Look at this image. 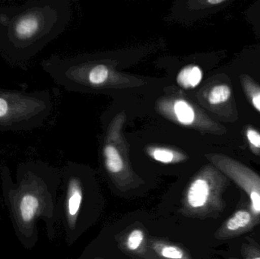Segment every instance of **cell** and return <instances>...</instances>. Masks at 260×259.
Wrapping results in <instances>:
<instances>
[{
    "label": "cell",
    "mask_w": 260,
    "mask_h": 259,
    "mask_svg": "<svg viewBox=\"0 0 260 259\" xmlns=\"http://www.w3.org/2000/svg\"><path fill=\"white\" fill-rule=\"evenodd\" d=\"M58 22V11L49 2L0 7L1 56L12 65L23 66L54 35Z\"/></svg>",
    "instance_id": "obj_1"
},
{
    "label": "cell",
    "mask_w": 260,
    "mask_h": 259,
    "mask_svg": "<svg viewBox=\"0 0 260 259\" xmlns=\"http://www.w3.org/2000/svg\"><path fill=\"white\" fill-rule=\"evenodd\" d=\"M50 101L44 91L0 88V132L38 127L48 115Z\"/></svg>",
    "instance_id": "obj_2"
},
{
    "label": "cell",
    "mask_w": 260,
    "mask_h": 259,
    "mask_svg": "<svg viewBox=\"0 0 260 259\" xmlns=\"http://www.w3.org/2000/svg\"><path fill=\"white\" fill-rule=\"evenodd\" d=\"M230 179L213 164L206 167L189 186L187 192L189 207L200 212H222L225 208L223 193Z\"/></svg>",
    "instance_id": "obj_3"
},
{
    "label": "cell",
    "mask_w": 260,
    "mask_h": 259,
    "mask_svg": "<svg viewBox=\"0 0 260 259\" xmlns=\"http://www.w3.org/2000/svg\"><path fill=\"white\" fill-rule=\"evenodd\" d=\"M206 157L231 181L247 193L250 205L260 213V175L248 166L227 155L211 154Z\"/></svg>",
    "instance_id": "obj_4"
},
{
    "label": "cell",
    "mask_w": 260,
    "mask_h": 259,
    "mask_svg": "<svg viewBox=\"0 0 260 259\" xmlns=\"http://www.w3.org/2000/svg\"><path fill=\"white\" fill-rule=\"evenodd\" d=\"M204 98L211 110L219 117L228 121L238 120L233 90L229 82L221 81L211 85L205 92Z\"/></svg>",
    "instance_id": "obj_5"
},
{
    "label": "cell",
    "mask_w": 260,
    "mask_h": 259,
    "mask_svg": "<svg viewBox=\"0 0 260 259\" xmlns=\"http://www.w3.org/2000/svg\"><path fill=\"white\" fill-rule=\"evenodd\" d=\"M260 225V213L251 205L237 210L230 216L215 234L219 240H229L247 234Z\"/></svg>",
    "instance_id": "obj_6"
},
{
    "label": "cell",
    "mask_w": 260,
    "mask_h": 259,
    "mask_svg": "<svg viewBox=\"0 0 260 259\" xmlns=\"http://www.w3.org/2000/svg\"><path fill=\"white\" fill-rule=\"evenodd\" d=\"M203 73L201 68L196 65H189L183 67L177 76L179 86L184 89L197 88L203 80Z\"/></svg>",
    "instance_id": "obj_7"
},
{
    "label": "cell",
    "mask_w": 260,
    "mask_h": 259,
    "mask_svg": "<svg viewBox=\"0 0 260 259\" xmlns=\"http://www.w3.org/2000/svg\"><path fill=\"white\" fill-rule=\"evenodd\" d=\"M240 82L247 100L260 114V85L247 74L240 76Z\"/></svg>",
    "instance_id": "obj_8"
},
{
    "label": "cell",
    "mask_w": 260,
    "mask_h": 259,
    "mask_svg": "<svg viewBox=\"0 0 260 259\" xmlns=\"http://www.w3.org/2000/svg\"><path fill=\"white\" fill-rule=\"evenodd\" d=\"M148 153L154 161L165 164H173L185 159L184 155L169 147H162V146L150 147L148 149Z\"/></svg>",
    "instance_id": "obj_9"
},
{
    "label": "cell",
    "mask_w": 260,
    "mask_h": 259,
    "mask_svg": "<svg viewBox=\"0 0 260 259\" xmlns=\"http://www.w3.org/2000/svg\"><path fill=\"white\" fill-rule=\"evenodd\" d=\"M104 156L105 165L108 171L112 173H118L124 167L123 158L118 149L113 144H107L104 147Z\"/></svg>",
    "instance_id": "obj_10"
},
{
    "label": "cell",
    "mask_w": 260,
    "mask_h": 259,
    "mask_svg": "<svg viewBox=\"0 0 260 259\" xmlns=\"http://www.w3.org/2000/svg\"><path fill=\"white\" fill-rule=\"evenodd\" d=\"M39 208V200L32 194H26L20 202L19 211L21 219L25 223H30L35 218Z\"/></svg>",
    "instance_id": "obj_11"
},
{
    "label": "cell",
    "mask_w": 260,
    "mask_h": 259,
    "mask_svg": "<svg viewBox=\"0 0 260 259\" xmlns=\"http://www.w3.org/2000/svg\"><path fill=\"white\" fill-rule=\"evenodd\" d=\"M82 194L77 182L75 181L70 186V192L69 193L68 211L71 216L77 214L82 202Z\"/></svg>",
    "instance_id": "obj_12"
},
{
    "label": "cell",
    "mask_w": 260,
    "mask_h": 259,
    "mask_svg": "<svg viewBox=\"0 0 260 259\" xmlns=\"http://www.w3.org/2000/svg\"><path fill=\"white\" fill-rule=\"evenodd\" d=\"M244 136L250 147L254 155H260V132L251 126H246L244 129Z\"/></svg>",
    "instance_id": "obj_13"
},
{
    "label": "cell",
    "mask_w": 260,
    "mask_h": 259,
    "mask_svg": "<svg viewBox=\"0 0 260 259\" xmlns=\"http://www.w3.org/2000/svg\"><path fill=\"white\" fill-rule=\"evenodd\" d=\"M109 77V69L105 65H98L93 67L88 74V81L94 85H103Z\"/></svg>",
    "instance_id": "obj_14"
},
{
    "label": "cell",
    "mask_w": 260,
    "mask_h": 259,
    "mask_svg": "<svg viewBox=\"0 0 260 259\" xmlns=\"http://www.w3.org/2000/svg\"><path fill=\"white\" fill-rule=\"evenodd\" d=\"M159 253L166 258L184 259L185 254L182 249L174 246H162Z\"/></svg>",
    "instance_id": "obj_15"
},
{
    "label": "cell",
    "mask_w": 260,
    "mask_h": 259,
    "mask_svg": "<svg viewBox=\"0 0 260 259\" xmlns=\"http://www.w3.org/2000/svg\"><path fill=\"white\" fill-rule=\"evenodd\" d=\"M144 234L141 230H134L130 233L127 240V247L129 250H136L143 241Z\"/></svg>",
    "instance_id": "obj_16"
},
{
    "label": "cell",
    "mask_w": 260,
    "mask_h": 259,
    "mask_svg": "<svg viewBox=\"0 0 260 259\" xmlns=\"http://www.w3.org/2000/svg\"><path fill=\"white\" fill-rule=\"evenodd\" d=\"M241 255L244 259H260V248L256 245L245 243L241 246Z\"/></svg>",
    "instance_id": "obj_17"
},
{
    "label": "cell",
    "mask_w": 260,
    "mask_h": 259,
    "mask_svg": "<svg viewBox=\"0 0 260 259\" xmlns=\"http://www.w3.org/2000/svg\"><path fill=\"white\" fill-rule=\"evenodd\" d=\"M230 259H240V258H230Z\"/></svg>",
    "instance_id": "obj_18"
}]
</instances>
